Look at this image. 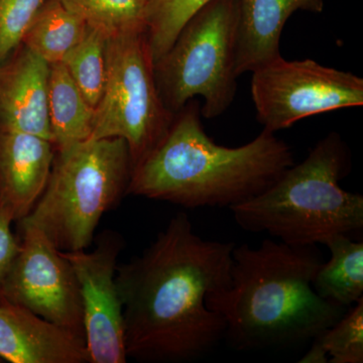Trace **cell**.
<instances>
[{
    "mask_svg": "<svg viewBox=\"0 0 363 363\" xmlns=\"http://www.w3.org/2000/svg\"><path fill=\"white\" fill-rule=\"evenodd\" d=\"M234 247L203 240L181 212L142 255L117 267L128 357L191 362L220 343L225 320L206 298L230 286Z\"/></svg>",
    "mask_w": 363,
    "mask_h": 363,
    "instance_id": "obj_1",
    "label": "cell"
},
{
    "mask_svg": "<svg viewBox=\"0 0 363 363\" xmlns=\"http://www.w3.org/2000/svg\"><path fill=\"white\" fill-rule=\"evenodd\" d=\"M323 262L316 245H235L230 286L206 298L225 320L224 338L238 350L288 347L336 323L347 309L320 298L312 286Z\"/></svg>",
    "mask_w": 363,
    "mask_h": 363,
    "instance_id": "obj_2",
    "label": "cell"
},
{
    "mask_svg": "<svg viewBox=\"0 0 363 363\" xmlns=\"http://www.w3.org/2000/svg\"><path fill=\"white\" fill-rule=\"evenodd\" d=\"M201 105L192 99L174 116L162 142L131 169L126 195L185 208L233 207L271 187L294 156L288 143L264 130L238 147L205 133Z\"/></svg>",
    "mask_w": 363,
    "mask_h": 363,
    "instance_id": "obj_3",
    "label": "cell"
},
{
    "mask_svg": "<svg viewBox=\"0 0 363 363\" xmlns=\"http://www.w3.org/2000/svg\"><path fill=\"white\" fill-rule=\"evenodd\" d=\"M347 147L337 133L316 143L259 195L229 208L243 230L269 233L291 245H324L363 229L362 195L339 182L350 172Z\"/></svg>",
    "mask_w": 363,
    "mask_h": 363,
    "instance_id": "obj_4",
    "label": "cell"
},
{
    "mask_svg": "<svg viewBox=\"0 0 363 363\" xmlns=\"http://www.w3.org/2000/svg\"><path fill=\"white\" fill-rule=\"evenodd\" d=\"M131 175L123 138L87 140L56 150L49 180L32 211V224L60 252L89 247L105 212L126 195Z\"/></svg>",
    "mask_w": 363,
    "mask_h": 363,
    "instance_id": "obj_5",
    "label": "cell"
},
{
    "mask_svg": "<svg viewBox=\"0 0 363 363\" xmlns=\"http://www.w3.org/2000/svg\"><path fill=\"white\" fill-rule=\"evenodd\" d=\"M240 0H211L193 14L168 52L154 64L157 91L175 116L201 96V116H222L238 89L236 30Z\"/></svg>",
    "mask_w": 363,
    "mask_h": 363,
    "instance_id": "obj_6",
    "label": "cell"
},
{
    "mask_svg": "<svg viewBox=\"0 0 363 363\" xmlns=\"http://www.w3.org/2000/svg\"><path fill=\"white\" fill-rule=\"evenodd\" d=\"M174 116L157 91L147 28L111 35L106 82L90 140L123 138L133 169L162 142Z\"/></svg>",
    "mask_w": 363,
    "mask_h": 363,
    "instance_id": "obj_7",
    "label": "cell"
},
{
    "mask_svg": "<svg viewBox=\"0 0 363 363\" xmlns=\"http://www.w3.org/2000/svg\"><path fill=\"white\" fill-rule=\"evenodd\" d=\"M252 97L264 130L291 128L306 117L363 105V79L313 61L283 57L252 72Z\"/></svg>",
    "mask_w": 363,
    "mask_h": 363,
    "instance_id": "obj_8",
    "label": "cell"
},
{
    "mask_svg": "<svg viewBox=\"0 0 363 363\" xmlns=\"http://www.w3.org/2000/svg\"><path fill=\"white\" fill-rule=\"evenodd\" d=\"M18 222L20 250L4 285V300L85 341L82 301L73 267L39 229Z\"/></svg>",
    "mask_w": 363,
    "mask_h": 363,
    "instance_id": "obj_9",
    "label": "cell"
},
{
    "mask_svg": "<svg viewBox=\"0 0 363 363\" xmlns=\"http://www.w3.org/2000/svg\"><path fill=\"white\" fill-rule=\"evenodd\" d=\"M123 248L121 234L106 230L91 252H61L77 278L91 363H125L128 359L123 305L116 279L117 259Z\"/></svg>",
    "mask_w": 363,
    "mask_h": 363,
    "instance_id": "obj_10",
    "label": "cell"
},
{
    "mask_svg": "<svg viewBox=\"0 0 363 363\" xmlns=\"http://www.w3.org/2000/svg\"><path fill=\"white\" fill-rule=\"evenodd\" d=\"M49 75L50 64L23 43L0 62V133H30L52 143Z\"/></svg>",
    "mask_w": 363,
    "mask_h": 363,
    "instance_id": "obj_11",
    "label": "cell"
},
{
    "mask_svg": "<svg viewBox=\"0 0 363 363\" xmlns=\"http://www.w3.org/2000/svg\"><path fill=\"white\" fill-rule=\"evenodd\" d=\"M0 357L13 363L89 362L83 339L6 301L0 303Z\"/></svg>",
    "mask_w": 363,
    "mask_h": 363,
    "instance_id": "obj_12",
    "label": "cell"
},
{
    "mask_svg": "<svg viewBox=\"0 0 363 363\" xmlns=\"http://www.w3.org/2000/svg\"><path fill=\"white\" fill-rule=\"evenodd\" d=\"M56 147L23 133H0V204L20 221L32 211L49 180Z\"/></svg>",
    "mask_w": 363,
    "mask_h": 363,
    "instance_id": "obj_13",
    "label": "cell"
},
{
    "mask_svg": "<svg viewBox=\"0 0 363 363\" xmlns=\"http://www.w3.org/2000/svg\"><path fill=\"white\" fill-rule=\"evenodd\" d=\"M323 9L324 0H240L236 75L252 73L281 56V33L293 13H320Z\"/></svg>",
    "mask_w": 363,
    "mask_h": 363,
    "instance_id": "obj_14",
    "label": "cell"
},
{
    "mask_svg": "<svg viewBox=\"0 0 363 363\" xmlns=\"http://www.w3.org/2000/svg\"><path fill=\"white\" fill-rule=\"evenodd\" d=\"M48 117L56 150L90 140L94 130L95 108L62 62L50 65Z\"/></svg>",
    "mask_w": 363,
    "mask_h": 363,
    "instance_id": "obj_15",
    "label": "cell"
},
{
    "mask_svg": "<svg viewBox=\"0 0 363 363\" xmlns=\"http://www.w3.org/2000/svg\"><path fill=\"white\" fill-rule=\"evenodd\" d=\"M330 259L318 269L312 286L320 298L348 309L363 298V242L336 235L324 243Z\"/></svg>",
    "mask_w": 363,
    "mask_h": 363,
    "instance_id": "obj_16",
    "label": "cell"
},
{
    "mask_svg": "<svg viewBox=\"0 0 363 363\" xmlns=\"http://www.w3.org/2000/svg\"><path fill=\"white\" fill-rule=\"evenodd\" d=\"M85 28V21L60 0H45L21 43L52 65L63 61L82 37Z\"/></svg>",
    "mask_w": 363,
    "mask_h": 363,
    "instance_id": "obj_17",
    "label": "cell"
},
{
    "mask_svg": "<svg viewBox=\"0 0 363 363\" xmlns=\"http://www.w3.org/2000/svg\"><path fill=\"white\" fill-rule=\"evenodd\" d=\"M109 37L104 30L86 25L82 37L62 61L86 100L95 109L106 82Z\"/></svg>",
    "mask_w": 363,
    "mask_h": 363,
    "instance_id": "obj_18",
    "label": "cell"
},
{
    "mask_svg": "<svg viewBox=\"0 0 363 363\" xmlns=\"http://www.w3.org/2000/svg\"><path fill=\"white\" fill-rule=\"evenodd\" d=\"M301 363L363 362V298L312 340Z\"/></svg>",
    "mask_w": 363,
    "mask_h": 363,
    "instance_id": "obj_19",
    "label": "cell"
},
{
    "mask_svg": "<svg viewBox=\"0 0 363 363\" xmlns=\"http://www.w3.org/2000/svg\"><path fill=\"white\" fill-rule=\"evenodd\" d=\"M86 25L104 30L109 35L147 28V0H60Z\"/></svg>",
    "mask_w": 363,
    "mask_h": 363,
    "instance_id": "obj_20",
    "label": "cell"
},
{
    "mask_svg": "<svg viewBox=\"0 0 363 363\" xmlns=\"http://www.w3.org/2000/svg\"><path fill=\"white\" fill-rule=\"evenodd\" d=\"M211 0H147L145 26L154 64L175 42L193 14Z\"/></svg>",
    "mask_w": 363,
    "mask_h": 363,
    "instance_id": "obj_21",
    "label": "cell"
},
{
    "mask_svg": "<svg viewBox=\"0 0 363 363\" xmlns=\"http://www.w3.org/2000/svg\"><path fill=\"white\" fill-rule=\"evenodd\" d=\"M45 0H0V62L21 44Z\"/></svg>",
    "mask_w": 363,
    "mask_h": 363,
    "instance_id": "obj_22",
    "label": "cell"
},
{
    "mask_svg": "<svg viewBox=\"0 0 363 363\" xmlns=\"http://www.w3.org/2000/svg\"><path fill=\"white\" fill-rule=\"evenodd\" d=\"M13 221L11 212L0 204V303L6 302L4 297V285L20 250V240H16L11 231Z\"/></svg>",
    "mask_w": 363,
    "mask_h": 363,
    "instance_id": "obj_23",
    "label": "cell"
}]
</instances>
